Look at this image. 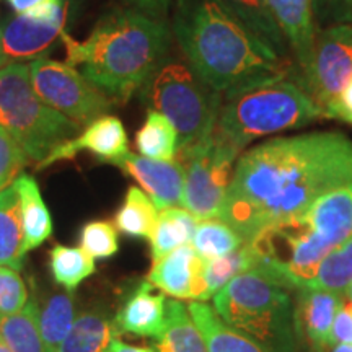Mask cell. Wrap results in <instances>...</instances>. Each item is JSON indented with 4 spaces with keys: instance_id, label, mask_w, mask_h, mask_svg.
Listing matches in <instances>:
<instances>
[{
    "instance_id": "obj_1",
    "label": "cell",
    "mask_w": 352,
    "mask_h": 352,
    "mask_svg": "<svg viewBox=\"0 0 352 352\" xmlns=\"http://www.w3.org/2000/svg\"><path fill=\"white\" fill-rule=\"evenodd\" d=\"M351 183L352 140L341 132L271 139L239 157L219 219L253 241Z\"/></svg>"
},
{
    "instance_id": "obj_2",
    "label": "cell",
    "mask_w": 352,
    "mask_h": 352,
    "mask_svg": "<svg viewBox=\"0 0 352 352\" xmlns=\"http://www.w3.org/2000/svg\"><path fill=\"white\" fill-rule=\"evenodd\" d=\"M173 34L188 64L222 95L287 74L289 64L223 0H176Z\"/></svg>"
},
{
    "instance_id": "obj_3",
    "label": "cell",
    "mask_w": 352,
    "mask_h": 352,
    "mask_svg": "<svg viewBox=\"0 0 352 352\" xmlns=\"http://www.w3.org/2000/svg\"><path fill=\"white\" fill-rule=\"evenodd\" d=\"M60 38L67 50L65 63L82 65L88 80L121 103L147 85L170 47L164 21L135 8L103 15L83 41L65 32Z\"/></svg>"
},
{
    "instance_id": "obj_4",
    "label": "cell",
    "mask_w": 352,
    "mask_h": 352,
    "mask_svg": "<svg viewBox=\"0 0 352 352\" xmlns=\"http://www.w3.org/2000/svg\"><path fill=\"white\" fill-rule=\"evenodd\" d=\"M352 236V183L327 192L305 212L253 240L261 266L287 289H300L318 264Z\"/></svg>"
},
{
    "instance_id": "obj_5",
    "label": "cell",
    "mask_w": 352,
    "mask_h": 352,
    "mask_svg": "<svg viewBox=\"0 0 352 352\" xmlns=\"http://www.w3.org/2000/svg\"><path fill=\"white\" fill-rule=\"evenodd\" d=\"M327 118L300 80L287 74L223 95L215 131L236 151L264 135L296 129Z\"/></svg>"
},
{
    "instance_id": "obj_6",
    "label": "cell",
    "mask_w": 352,
    "mask_h": 352,
    "mask_svg": "<svg viewBox=\"0 0 352 352\" xmlns=\"http://www.w3.org/2000/svg\"><path fill=\"white\" fill-rule=\"evenodd\" d=\"M212 307L226 323L266 352L300 349L287 287L259 267L233 277L212 297Z\"/></svg>"
},
{
    "instance_id": "obj_7",
    "label": "cell",
    "mask_w": 352,
    "mask_h": 352,
    "mask_svg": "<svg viewBox=\"0 0 352 352\" xmlns=\"http://www.w3.org/2000/svg\"><path fill=\"white\" fill-rule=\"evenodd\" d=\"M0 126L10 132L36 165L65 140L76 138L80 129V124L39 98L25 63L0 69Z\"/></svg>"
},
{
    "instance_id": "obj_8",
    "label": "cell",
    "mask_w": 352,
    "mask_h": 352,
    "mask_svg": "<svg viewBox=\"0 0 352 352\" xmlns=\"http://www.w3.org/2000/svg\"><path fill=\"white\" fill-rule=\"evenodd\" d=\"M147 98L152 109L168 118L178 132V151H186L212 134L223 95L189 64L162 63L148 80Z\"/></svg>"
},
{
    "instance_id": "obj_9",
    "label": "cell",
    "mask_w": 352,
    "mask_h": 352,
    "mask_svg": "<svg viewBox=\"0 0 352 352\" xmlns=\"http://www.w3.org/2000/svg\"><path fill=\"white\" fill-rule=\"evenodd\" d=\"M240 153L215 129L202 142L176 153L175 160L184 170L183 209L199 220L219 217Z\"/></svg>"
},
{
    "instance_id": "obj_10",
    "label": "cell",
    "mask_w": 352,
    "mask_h": 352,
    "mask_svg": "<svg viewBox=\"0 0 352 352\" xmlns=\"http://www.w3.org/2000/svg\"><path fill=\"white\" fill-rule=\"evenodd\" d=\"M28 67L32 85L39 98L77 124H90L111 108L113 100L67 63L39 56Z\"/></svg>"
},
{
    "instance_id": "obj_11",
    "label": "cell",
    "mask_w": 352,
    "mask_h": 352,
    "mask_svg": "<svg viewBox=\"0 0 352 352\" xmlns=\"http://www.w3.org/2000/svg\"><path fill=\"white\" fill-rule=\"evenodd\" d=\"M300 69L302 85L327 113L352 78V23L331 25L316 33Z\"/></svg>"
},
{
    "instance_id": "obj_12",
    "label": "cell",
    "mask_w": 352,
    "mask_h": 352,
    "mask_svg": "<svg viewBox=\"0 0 352 352\" xmlns=\"http://www.w3.org/2000/svg\"><path fill=\"white\" fill-rule=\"evenodd\" d=\"M67 8V0H46L8 20L0 28V41L7 60L21 63L43 54L65 32Z\"/></svg>"
},
{
    "instance_id": "obj_13",
    "label": "cell",
    "mask_w": 352,
    "mask_h": 352,
    "mask_svg": "<svg viewBox=\"0 0 352 352\" xmlns=\"http://www.w3.org/2000/svg\"><path fill=\"white\" fill-rule=\"evenodd\" d=\"M90 152L100 162L107 164H116L129 152V142H127V134L121 120L116 116H104L91 121L85 126L80 134L76 138L65 140L56 147L50 155L39 162L36 170H44L47 166L57 164V162L70 160L77 155L78 152Z\"/></svg>"
},
{
    "instance_id": "obj_14",
    "label": "cell",
    "mask_w": 352,
    "mask_h": 352,
    "mask_svg": "<svg viewBox=\"0 0 352 352\" xmlns=\"http://www.w3.org/2000/svg\"><path fill=\"white\" fill-rule=\"evenodd\" d=\"M114 165L139 183L157 209L183 206L184 170L178 160L160 162L127 152Z\"/></svg>"
},
{
    "instance_id": "obj_15",
    "label": "cell",
    "mask_w": 352,
    "mask_h": 352,
    "mask_svg": "<svg viewBox=\"0 0 352 352\" xmlns=\"http://www.w3.org/2000/svg\"><path fill=\"white\" fill-rule=\"evenodd\" d=\"M346 294L321 289H297L296 329L298 342L308 352H328L333 321Z\"/></svg>"
},
{
    "instance_id": "obj_16",
    "label": "cell",
    "mask_w": 352,
    "mask_h": 352,
    "mask_svg": "<svg viewBox=\"0 0 352 352\" xmlns=\"http://www.w3.org/2000/svg\"><path fill=\"white\" fill-rule=\"evenodd\" d=\"M204 259L191 243L179 246L157 261L148 271L147 280L176 300H199Z\"/></svg>"
},
{
    "instance_id": "obj_17",
    "label": "cell",
    "mask_w": 352,
    "mask_h": 352,
    "mask_svg": "<svg viewBox=\"0 0 352 352\" xmlns=\"http://www.w3.org/2000/svg\"><path fill=\"white\" fill-rule=\"evenodd\" d=\"M166 298L148 280L140 283L122 302L114 323L121 334L155 338L166 323Z\"/></svg>"
},
{
    "instance_id": "obj_18",
    "label": "cell",
    "mask_w": 352,
    "mask_h": 352,
    "mask_svg": "<svg viewBox=\"0 0 352 352\" xmlns=\"http://www.w3.org/2000/svg\"><path fill=\"white\" fill-rule=\"evenodd\" d=\"M272 19L294 51L298 65L305 63L316 36L314 0H266Z\"/></svg>"
},
{
    "instance_id": "obj_19",
    "label": "cell",
    "mask_w": 352,
    "mask_h": 352,
    "mask_svg": "<svg viewBox=\"0 0 352 352\" xmlns=\"http://www.w3.org/2000/svg\"><path fill=\"white\" fill-rule=\"evenodd\" d=\"M20 197V217L23 230V252H33L52 235V217L41 196L36 179L21 173L13 182Z\"/></svg>"
},
{
    "instance_id": "obj_20",
    "label": "cell",
    "mask_w": 352,
    "mask_h": 352,
    "mask_svg": "<svg viewBox=\"0 0 352 352\" xmlns=\"http://www.w3.org/2000/svg\"><path fill=\"white\" fill-rule=\"evenodd\" d=\"M186 305L208 352H266L239 329L226 323L209 303L192 300Z\"/></svg>"
},
{
    "instance_id": "obj_21",
    "label": "cell",
    "mask_w": 352,
    "mask_h": 352,
    "mask_svg": "<svg viewBox=\"0 0 352 352\" xmlns=\"http://www.w3.org/2000/svg\"><path fill=\"white\" fill-rule=\"evenodd\" d=\"M120 336L114 318L103 308H94L77 316L59 352H113Z\"/></svg>"
},
{
    "instance_id": "obj_22",
    "label": "cell",
    "mask_w": 352,
    "mask_h": 352,
    "mask_svg": "<svg viewBox=\"0 0 352 352\" xmlns=\"http://www.w3.org/2000/svg\"><path fill=\"white\" fill-rule=\"evenodd\" d=\"M261 252L253 241H245L236 252L227 256L204 261L201 279V297L197 302L210 300L233 277L261 266Z\"/></svg>"
},
{
    "instance_id": "obj_23",
    "label": "cell",
    "mask_w": 352,
    "mask_h": 352,
    "mask_svg": "<svg viewBox=\"0 0 352 352\" xmlns=\"http://www.w3.org/2000/svg\"><path fill=\"white\" fill-rule=\"evenodd\" d=\"M155 352H208L199 329L182 300L166 302V323L164 331L152 338Z\"/></svg>"
},
{
    "instance_id": "obj_24",
    "label": "cell",
    "mask_w": 352,
    "mask_h": 352,
    "mask_svg": "<svg viewBox=\"0 0 352 352\" xmlns=\"http://www.w3.org/2000/svg\"><path fill=\"white\" fill-rule=\"evenodd\" d=\"M23 258L20 197L12 183L0 191V266L21 271Z\"/></svg>"
},
{
    "instance_id": "obj_25",
    "label": "cell",
    "mask_w": 352,
    "mask_h": 352,
    "mask_svg": "<svg viewBox=\"0 0 352 352\" xmlns=\"http://www.w3.org/2000/svg\"><path fill=\"white\" fill-rule=\"evenodd\" d=\"M76 318V298L72 292L63 290L44 298L41 305H38V324L47 349L59 352Z\"/></svg>"
},
{
    "instance_id": "obj_26",
    "label": "cell",
    "mask_w": 352,
    "mask_h": 352,
    "mask_svg": "<svg viewBox=\"0 0 352 352\" xmlns=\"http://www.w3.org/2000/svg\"><path fill=\"white\" fill-rule=\"evenodd\" d=\"M223 2L259 41L285 60L289 44L280 33L276 20L272 19L266 0H223Z\"/></svg>"
},
{
    "instance_id": "obj_27",
    "label": "cell",
    "mask_w": 352,
    "mask_h": 352,
    "mask_svg": "<svg viewBox=\"0 0 352 352\" xmlns=\"http://www.w3.org/2000/svg\"><path fill=\"white\" fill-rule=\"evenodd\" d=\"M197 222L191 212L182 208L164 209L158 214L155 228L151 235V254L153 261L160 259L179 246L191 243Z\"/></svg>"
},
{
    "instance_id": "obj_28",
    "label": "cell",
    "mask_w": 352,
    "mask_h": 352,
    "mask_svg": "<svg viewBox=\"0 0 352 352\" xmlns=\"http://www.w3.org/2000/svg\"><path fill=\"white\" fill-rule=\"evenodd\" d=\"M158 219V209L151 197L138 186L127 189L124 202L114 215V226L122 235L151 239Z\"/></svg>"
},
{
    "instance_id": "obj_29",
    "label": "cell",
    "mask_w": 352,
    "mask_h": 352,
    "mask_svg": "<svg viewBox=\"0 0 352 352\" xmlns=\"http://www.w3.org/2000/svg\"><path fill=\"white\" fill-rule=\"evenodd\" d=\"M135 145L142 157L152 160H175L178 151V132L164 114L148 109L142 127L135 134Z\"/></svg>"
},
{
    "instance_id": "obj_30",
    "label": "cell",
    "mask_w": 352,
    "mask_h": 352,
    "mask_svg": "<svg viewBox=\"0 0 352 352\" xmlns=\"http://www.w3.org/2000/svg\"><path fill=\"white\" fill-rule=\"evenodd\" d=\"M0 334L12 352H51L38 324L36 300H30L19 314L2 316Z\"/></svg>"
},
{
    "instance_id": "obj_31",
    "label": "cell",
    "mask_w": 352,
    "mask_h": 352,
    "mask_svg": "<svg viewBox=\"0 0 352 352\" xmlns=\"http://www.w3.org/2000/svg\"><path fill=\"white\" fill-rule=\"evenodd\" d=\"M243 243L245 240L239 233L219 217L199 220L191 240L192 248L204 261L227 256Z\"/></svg>"
},
{
    "instance_id": "obj_32",
    "label": "cell",
    "mask_w": 352,
    "mask_h": 352,
    "mask_svg": "<svg viewBox=\"0 0 352 352\" xmlns=\"http://www.w3.org/2000/svg\"><path fill=\"white\" fill-rule=\"evenodd\" d=\"M50 267L56 283L69 292H74L96 270L95 258H91L82 248L67 245L52 246L50 252Z\"/></svg>"
},
{
    "instance_id": "obj_33",
    "label": "cell",
    "mask_w": 352,
    "mask_h": 352,
    "mask_svg": "<svg viewBox=\"0 0 352 352\" xmlns=\"http://www.w3.org/2000/svg\"><path fill=\"white\" fill-rule=\"evenodd\" d=\"M352 283V236L328 254L316 267L314 276L300 289H321L346 294Z\"/></svg>"
},
{
    "instance_id": "obj_34",
    "label": "cell",
    "mask_w": 352,
    "mask_h": 352,
    "mask_svg": "<svg viewBox=\"0 0 352 352\" xmlns=\"http://www.w3.org/2000/svg\"><path fill=\"white\" fill-rule=\"evenodd\" d=\"M80 248L91 258H111L120 250L118 228L108 220H91L80 230Z\"/></svg>"
},
{
    "instance_id": "obj_35",
    "label": "cell",
    "mask_w": 352,
    "mask_h": 352,
    "mask_svg": "<svg viewBox=\"0 0 352 352\" xmlns=\"http://www.w3.org/2000/svg\"><path fill=\"white\" fill-rule=\"evenodd\" d=\"M28 302V289L20 271L0 266V318L19 314Z\"/></svg>"
},
{
    "instance_id": "obj_36",
    "label": "cell",
    "mask_w": 352,
    "mask_h": 352,
    "mask_svg": "<svg viewBox=\"0 0 352 352\" xmlns=\"http://www.w3.org/2000/svg\"><path fill=\"white\" fill-rule=\"evenodd\" d=\"M28 164L30 158L21 145L0 126V191L10 186Z\"/></svg>"
},
{
    "instance_id": "obj_37",
    "label": "cell",
    "mask_w": 352,
    "mask_h": 352,
    "mask_svg": "<svg viewBox=\"0 0 352 352\" xmlns=\"http://www.w3.org/2000/svg\"><path fill=\"white\" fill-rule=\"evenodd\" d=\"M333 25L352 23V0H314V15Z\"/></svg>"
},
{
    "instance_id": "obj_38",
    "label": "cell",
    "mask_w": 352,
    "mask_h": 352,
    "mask_svg": "<svg viewBox=\"0 0 352 352\" xmlns=\"http://www.w3.org/2000/svg\"><path fill=\"white\" fill-rule=\"evenodd\" d=\"M336 344H352V300L347 297L334 316L329 334V347Z\"/></svg>"
},
{
    "instance_id": "obj_39",
    "label": "cell",
    "mask_w": 352,
    "mask_h": 352,
    "mask_svg": "<svg viewBox=\"0 0 352 352\" xmlns=\"http://www.w3.org/2000/svg\"><path fill=\"white\" fill-rule=\"evenodd\" d=\"M327 114L328 118H336V120L341 121H346L347 118L352 116V78L347 83L344 91L340 95V98L328 108Z\"/></svg>"
},
{
    "instance_id": "obj_40",
    "label": "cell",
    "mask_w": 352,
    "mask_h": 352,
    "mask_svg": "<svg viewBox=\"0 0 352 352\" xmlns=\"http://www.w3.org/2000/svg\"><path fill=\"white\" fill-rule=\"evenodd\" d=\"M126 2L134 7L135 10L160 20L168 12L171 0H126Z\"/></svg>"
},
{
    "instance_id": "obj_41",
    "label": "cell",
    "mask_w": 352,
    "mask_h": 352,
    "mask_svg": "<svg viewBox=\"0 0 352 352\" xmlns=\"http://www.w3.org/2000/svg\"><path fill=\"white\" fill-rule=\"evenodd\" d=\"M6 2L10 6L12 10L16 12V15H20V13H25L34 7L41 6L46 0H6Z\"/></svg>"
},
{
    "instance_id": "obj_42",
    "label": "cell",
    "mask_w": 352,
    "mask_h": 352,
    "mask_svg": "<svg viewBox=\"0 0 352 352\" xmlns=\"http://www.w3.org/2000/svg\"><path fill=\"white\" fill-rule=\"evenodd\" d=\"M113 352H155L152 347H145V346H131L122 342L121 340H118L113 346Z\"/></svg>"
},
{
    "instance_id": "obj_43",
    "label": "cell",
    "mask_w": 352,
    "mask_h": 352,
    "mask_svg": "<svg viewBox=\"0 0 352 352\" xmlns=\"http://www.w3.org/2000/svg\"><path fill=\"white\" fill-rule=\"evenodd\" d=\"M328 352H352V344H336L329 347Z\"/></svg>"
},
{
    "instance_id": "obj_44",
    "label": "cell",
    "mask_w": 352,
    "mask_h": 352,
    "mask_svg": "<svg viewBox=\"0 0 352 352\" xmlns=\"http://www.w3.org/2000/svg\"><path fill=\"white\" fill-rule=\"evenodd\" d=\"M0 352H12L10 347L7 346L6 340H3V338H2V334H0Z\"/></svg>"
},
{
    "instance_id": "obj_45",
    "label": "cell",
    "mask_w": 352,
    "mask_h": 352,
    "mask_svg": "<svg viewBox=\"0 0 352 352\" xmlns=\"http://www.w3.org/2000/svg\"><path fill=\"white\" fill-rule=\"evenodd\" d=\"M7 64V57L6 54H3V50H2V41H0V69L6 67Z\"/></svg>"
},
{
    "instance_id": "obj_46",
    "label": "cell",
    "mask_w": 352,
    "mask_h": 352,
    "mask_svg": "<svg viewBox=\"0 0 352 352\" xmlns=\"http://www.w3.org/2000/svg\"><path fill=\"white\" fill-rule=\"evenodd\" d=\"M346 297L351 298V300H352V283L349 284V287H347V290H346Z\"/></svg>"
},
{
    "instance_id": "obj_47",
    "label": "cell",
    "mask_w": 352,
    "mask_h": 352,
    "mask_svg": "<svg viewBox=\"0 0 352 352\" xmlns=\"http://www.w3.org/2000/svg\"><path fill=\"white\" fill-rule=\"evenodd\" d=\"M346 122H349V124H352V116H351V118H347Z\"/></svg>"
}]
</instances>
